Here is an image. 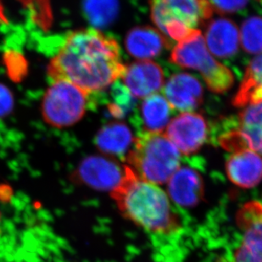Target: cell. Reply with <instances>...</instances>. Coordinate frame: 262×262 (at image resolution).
Returning <instances> with one entry per match:
<instances>
[{"label":"cell","mask_w":262,"mask_h":262,"mask_svg":"<svg viewBox=\"0 0 262 262\" xmlns=\"http://www.w3.org/2000/svg\"><path fill=\"white\" fill-rule=\"evenodd\" d=\"M126 160L139 178L157 185L168 183L180 166V152L162 133L143 132L134 139Z\"/></svg>","instance_id":"3"},{"label":"cell","mask_w":262,"mask_h":262,"mask_svg":"<svg viewBox=\"0 0 262 262\" xmlns=\"http://www.w3.org/2000/svg\"><path fill=\"white\" fill-rule=\"evenodd\" d=\"M140 112L146 132L162 133L170 122L171 106L161 94H152L145 98L140 106Z\"/></svg>","instance_id":"19"},{"label":"cell","mask_w":262,"mask_h":262,"mask_svg":"<svg viewBox=\"0 0 262 262\" xmlns=\"http://www.w3.org/2000/svg\"><path fill=\"white\" fill-rule=\"evenodd\" d=\"M131 130L122 122H112L104 126L96 137V144L107 156H124L132 143H134Z\"/></svg>","instance_id":"16"},{"label":"cell","mask_w":262,"mask_h":262,"mask_svg":"<svg viewBox=\"0 0 262 262\" xmlns=\"http://www.w3.org/2000/svg\"><path fill=\"white\" fill-rule=\"evenodd\" d=\"M170 59L179 67L199 71L207 87L216 94L228 91L234 82L230 70L217 61L208 50L200 30H194L185 39L178 42Z\"/></svg>","instance_id":"5"},{"label":"cell","mask_w":262,"mask_h":262,"mask_svg":"<svg viewBox=\"0 0 262 262\" xmlns=\"http://www.w3.org/2000/svg\"><path fill=\"white\" fill-rule=\"evenodd\" d=\"M204 38L208 50L216 57H232L239 48V29L228 19L219 18L210 21Z\"/></svg>","instance_id":"13"},{"label":"cell","mask_w":262,"mask_h":262,"mask_svg":"<svg viewBox=\"0 0 262 262\" xmlns=\"http://www.w3.org/2000/svg\"><path fill=\"white\" fill-rule=\"evenodd\" d=\"M89 8L96 23L107 24L117 15L118 2L117 0H89Z\"/></svg>","instance_id":"21"},{"label":"cell","mask_w":262,"mask_h":262,"mask_svg":"<svg viewBox=\"0 0 262 262\" xmlns=\"http://www.w3.org/2000/svg\"><path fill=\"white\" fill-rule=\"evenodd\" d=\"M126 68L118 42L99 30L86 28L66 37L48 73L52 81L70 82L90 94L114 84Z\"/></svg>","instance_id":"1"},{"label":"cell","mask_w":262,"mask_h":262,"mask_svg":"<svg viewBox=\"0 0 262 262\" xmlns=\"http://www.w3.org/2000/svg\"><path fill=\"white\" fill-rule=\"evenodd\" d=\"M88 96L87 93L70 82L53 80L42 99V117L57 128L73 126L86 113Z\"/></svg>","instance_id":"6"},{"label":"cell","mask_w":262,"mask_h":262,"mask_svg":"<svg viewBox=\"0 0 262 262\" xmlns=\"http://www.w3.org/2000/svg\"><path fill=\"white\" fill-rule=\"evenodd\" d=\"M237 222L242 237L233 254L232 262H262V205L245 204Z\"/></svg>","instance_id":"7"},{"label":"cell","mask_w":262,"mask_h":262,"mask_svg":"<svg viewBox=\"0 0 262 262\" xmlns=\"http://www.w3.org/2000/svg\"><path fill=\"white\" fill-rule=\"evenodd\" d=\"M259 101H262V54L254 58L247 67L233 104L244 108Z\"/></svg>","instance_id":"18"},{"label":"cell","mask_w":262,"mask_h":262,"mask_svg":"<svg viewBox=\"0 0 262 262\" xmlns=\"http://www.w3.org/2000/svg\"><path fill=\"white\" fill-rule=\"evenodd\" d=\"M123 175L124 170L121 171L116 162L103 156H89L78 168L80 180L100 190H114Z\"/></svg>","instance_id":"11"},{"label":"cell","mask_w":262,"mask_h":262,"mask_svg":"<svg viewBox=\"0 0 262 262\" xmlns=\"http://www.w3.org/2000/svg\"><path fill=\"white\" fill-rule=\"evenodd\" d=\"M163 93L171 108L183 113L197 109L203 99L202 85L188 73L173 75L164 86Z\"/></svg>","instance_id":"10"},{"label":"cell","mask_w":262,"mask_h":262,"mask_svg":"<svg viewBox=\"0 0 262 262\" xmlns=\"http://www.w3.org/2000/svg\"><path fill=\"white\" fill-rule=\"evenodd\" d=\"M112 195L121 214L148 233L170 234L178 228L167 193L157 184L139 178L128 166H125Z\"/></svg>","instance_id":"2"},{"label":"cell","mask_w":262,"mask_h":262,"mask_svg":"<svg viewBox=\"0 0 262 262\" xmlns=\"http://www.w3.org/2000/svg\"><path fill=\"white\" fill-rule=\"evenodd\" d=\"M6 21V17H5V10H4V6L2 5V1L0 0V24L5 23Z\"/></svg>","instance_id":"25"},{"label":"cell","mask_w":262,"mask_h":262,"mask_svg":"<svg viewBox=\"0 0 262 262\" xmlns=\"http://www.w3.org/2000/svg\"><path fill=\"white\" fill-rule=\"evenodd\" d=\"M237 130L245 147L262 156V101L244 107Z\"/></svg>","instance_id":"17"},{"label":"cell","mask_w":262,"mask_h":262,"mask_svg":"<svg viewBox=\"0 0 262 262\" xmlns=\"http://www.w3.org/2000/svg\"><path fill=\"white\" fill-rule=\"evenodd\" d=\"M121 78L132 96L137 99H145L163 87V71L151 60L134 62L126 67Z\"/></svg>","instance_id":"9"},{"label":"cell","mask_w":262,"mask_h":262,"mask_svg":"<svg viewBox=\"0 0 262 262\" xmlns=\"http://www.w3.org/2000/svg\"><path fill=\"white\" fill-rule=\"evenodd\" d=\"M202 180L188 167L178 168L168 181L169 195L176 203L189 206L197 203L202 195Z\"/></svg>","instance_id":"15"},{"label":"cell","mask_w":262,"mask_h":262,"mask_svg":"<svg viewBox=\"0 0 262 262\" xmlns=\"http://www.w3.org/2000/svg\"><path fill=\"white\" fill-rule=\"evenodd\" d=\"M113 88H115L113 89V94L116 102L110 110L115 117H121L133 107L134 97L132 96L128 89L124 84L115 83Z\"/></svg>","instance_id":"22"},{"label":"cell","mask_w":262,"mask_h":262,"mask_svg":"<svg viewBox=\"0 0 262 262\" xmlns=\"http://www.w3.org/2000/svg\"><path fill=\"white\" fill-rule=\"evenodd\" d=\"M150 12L159 30L180 42L210 20L214 10L209 0H151Z\"/></svg>","instance_id":"4"},{"label":"cell","mask_w":262,"mask_h":262,"mask_svg":"<svg viewBox=\"0 0 262 262\" xmlns=\"http://www.w3.org/2000/svg\"><path fill=\"white\" fill-rule=\"evenodd\" d=\"M226 170L232 183L253 188L262 180V156L250 148L236 151L227 161Z\"/></svg>","instance_id":"12"},{"label":"cell","mask_w":262,"mask_h":262,"mask_svg":"<svg viewBox=\"0 0 262 262\" xmlns=\"http://www.w3.org/2000/svg\"><path fill=\"white\" fill-rule=\"evenodd\" d=\"M167 45L166 37L150 27H137L126 35V50L129 55L139 60L158 56Z\"/></svg>","instance_id":"14"},{"label":"cell","mask_w":262,"mask_h":262,"mask_svg":"<svg viewBox=\"0 0 262 262\" xmlns=\"http://www.w3.org/2000/svg\"><path fill=\"white\" fill-rule=\"evenodd\" d=\"M240 43L245 52L262 54V16L252 15L243 23L239 31Z\"/></svg>","instance_id":"20"},{"label":"cell","mask_w":262,"mask_h":262,"mask_svg":"<svg viewBox=\"0 0 262 262\" xmlns=\"http://www.w3.org/2000/svg\"><path fill=\"white\" fill-rule=\"evenodd\" d=\"M13 103L14 99L11 92L4 85L0 84V117L10 113Z\"/></svg>","instance_id":"24"},{"label":"cell","mask_w":262,"mask_h":262,"mask_svg":"<svg viewBox=\"0 0 262 262\" xmlns=\"http://www.w3.org/2000/svg\"><path fill=\"white\" fill-rule=\"evenodd\" d=\"M214 11L220 14H233L242 10L249 0H209Z\"/></svg>","instance_id":"23"},{"label":"cell","mask_w":262,"mask_h":262,"mask_svg":"<svg viewBox=\"0 0 262 262\" xmlns=\"http://www.w3.org/2000/svg\"><path fill=\"white\" fill-rule=\"evenodd\" d=\"M166 135L180 154L189 156L207 140V123L201 115L185 112L169 122Z\"/></svg>","instance_id":"8"}]
</instances>
